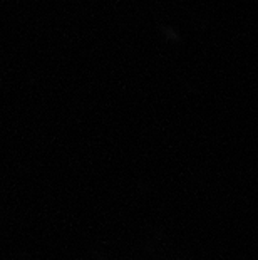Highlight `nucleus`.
<instances>
[]
</instances>
